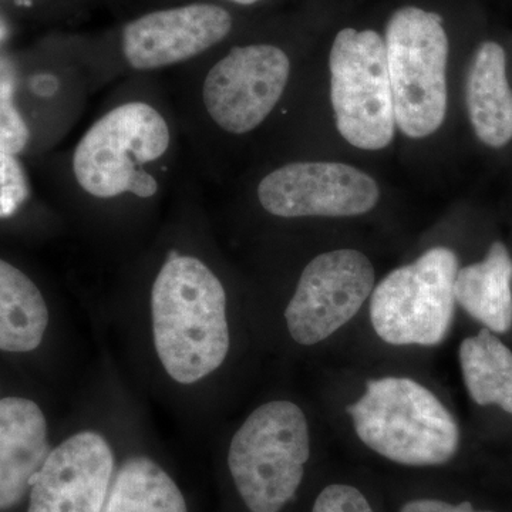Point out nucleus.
<instances>
[{
    "mask_svg": "<svg viewBox=\"0 0 512 512\" xmlns=\"http://www.w3.org/2000/svg\"><path fill=\"white\" fill-rule=\"evenodd\" d=\"M174 147L173 123L157 103L124 100L84 131L70 171L77 191L90 200L150 201L164 190Z\"/></svg>",
    "mask_w": 512,
    "mask_h": 512,
    "instance_id": "1",
    "label": "nucleus"
},
{
    "mask_svg": "<svg viewBox=\"0 0 512 512\" xmlns=\"http://www.w3.org/2000/svg\"><path fill=\"white\" fill-rule=\"evenodd\" d=\"M50 451L42 409L23 397L0 400V511L23 500Z\"/></svg>",
    "mask_w": 512,
    "mask_h": 512,
    "instance_id": "13",
    "label": "nucleus"
},
{
    "mask_svg": "<svg viewBox=\"0 0 512 512\" xmlns=\"http://www.w3.org/2000/svg\"><path fill=\"white\" fill-rule=\"evenodd\" d=\"M104 505L103 512H188L173 478L147 457L123 464Z\"/></svg>",
    "mask_w": 512,
    "mask_h": 512,
    "instance_id": "18",
    "label": "nucleus"
},
{
    "mask_svg": "<svg viewBox=\"0 0 512 512\" xmlns=\"http://www.w3.org/2000/svg\"><path fill=\"white\" fill-rule=\"evenodd\" d=\"M229 2L238 3V5H254V3L261 2V0H229Z\"/></svg>",
    "mask_w": 512,
    "mask_h": 512,
    "instance_id": "24",
    "label": "nucleus"
},
{
    "mask_svg": "<svg viewBox=\"0 0 512 512\" xmlns=\"http://www.w3.org/2000/svg\"><path fill=\"white\" fill-rule=\"evenodd\" d=\"M30 194L29 177L18 156L0 150V220L13 217Z\"/></svg>",
    "mask_w": 512,
    "mask_h": 512,
    "instance_id": "20",
    "label": "nucleus"
},
{
    "mask_svg": "<svg viewBox=\"0 0 512 512\" xmlns=\"http://www.w3.org/2000/svg\"><path fill=\"white\" fill-rule=\"evenodd\" d=\"M49 325V309L35 282L0 259V350L32 352L39 348Z\"/></svg>",
    "mask_w": 512,
    "mask_h": 512,
    "instance_id": "16",
    "label": "nucleus"
},
{
    "mask_svg": "<svg viewBox=\"0 0 512 512\" xmlns=\"http://www.w3.org/2000/svg\"><path fill=\"white\" fill-rule=\"evenodd\" d=\"M456 302L485 329L505 333L512 325V258L503 242L488 249L481 262L458 269Z\"/></svg>",
    "mask_w": 512,
    "mask_h": 512,
    "instance_id": "15",
    "label": "nucleus"
},
{
    "mask_svg": "<svg viewBox=\"0 0 512 512\" xmlns=\"http://www.w3.org/2000/svg\"><path fill=\"white\" fill-rule=\"evenodd\" d=\"M259 204L279 218L357 217L376 207L375 178L359 168L329 161H298L276 168L259 181Z\"/></svg>",
    "mask_w": 512,
    "mask_h": 512,
    "instance_id": "10",
    "label": "nucleus"
},
{
    "mask_svg": "<svg viewBox=\"0 0 512 512\" xmlns=\"http://www.w3.org/2000/svg\"><path fill=\"white\" fill-rule=\"evenodd\" d=\"M16 2H20V0H16Z\"/></svg>",
    "mask_w": 512,
    "mask_h": 512,
    "instance_id": "25",
    "label": "nucleus"
},
{
    "mask_svg": "<svg viewBox=\"0 0 512 512\" xmlns=\"http://www.w3.org/2000/svg\"><path fill=\"white\" fill-rule=\"evenodd\" d=\"M19 72L15 62L0 55V150L20 156L28 148L32 133L16 104Z\"/></svg>",
    "mask_w": 512,
    "mask_h": 512,
    "instance_id": "19",
    "label": "nucleus"
},
{
    "mask_svg": "<svg viewBox=\"0 0 512 512\" xmlns=\"http://www.w3.org/2000/svg\"><path fill=\"white\" fill-rule=\"evenodd\" d=\"M375 268L356 249H336L313 258L303 269L285 309L296 343L312 346L345 326L375 289Z\"/></svg>",
    "mask_w": 512,
    "mask_h": 512,
    "instance_id": "9",
    "label": "nucleus"
},
{
    "mask_svg": "<svg viewBox=\"0 0 512 512\" xmlns=\"http://www.w3.org/2000/svg\"><path fill=\"white\" fill-rule=\"evenodd\" d=\"M399 512H494L474 510L470 503L450 504L446 501L433 500V498H421V500L409 501L400 508Z\"/></svg>",
    "mask_w": 512,
    "mask_h": 512,
    "instance_id": "22",
    "label": "nucleus"
},
{
    "mask_svg": "<svg viewBox=\"0 0 512 512\" xmlns=\"http://www.w3.org/2000/svg\"><path fill=\"white\" fill-rule=\"evenodd\" d=\"M114 456L96 431H82L50 451L30 488L28 512H101Z\"/></svg>",
    "mask_w": 512,
    "mask_h": 512,
    "instance_id": "12",
    "label": "nucleus"
},
{
    "mask_svg": "<svg viewBox=\"0 0 512 512\" xmlns=\"http://www.w3.org/2000/svg\"><path fill=\"white\" fill-rule=\"evenodd\" d=\"M312 512H375L365 495L352 485H328L316 498Z\"/></svg>",
    "mask_w": 512,
    "mask_h": 512,
    "instance_id": "21",
    "label": "nucleus"
},
{
    "mask_svg": "<svg viewBox=\"0 0 512 512\" xmlns=\"http://www.w3.org/2000/svg\"><path fill=\"white\" fill-rule=\"evenodd\" d=\"M348 413L362 443L393 463L441 466L456 456V419L436 394L409 377L370 380Z\"/></svg>",
    "mask_w": 512,
    "mask_h": 512,
    "instance_id": "3",
    "label": "nucleus"
},
{
    "mask_svg": "<svg viewBox=\"0 0 512 512\" xmlns=\"http://www.w3.org/2000/svg\"><path fill=\"white\" fill-rule=\"evenodd\" d=\"M289 76L291 60L281 47L265 43L232 47L202 80V109L224 133L244 136L271 116Z\"/></svg>",
    "mask_w": 512,
    "mask_h": 512,
    "instance_id": "8",
    "label": "nucleus"
},
{
    "mask_svg": "<svg viewBox=\"0 0 512 512\" xmlns=\"http://www.w3.org/2000/svg\"><path fill=\"white\" fill-rule=\"evenodd\" d=\"M466 103L474 133L493 148L512 140V89L507 77V56L501 45L484 42L471 60Z\"/></svg>",
    "mask_w": 512,
    "mask_h": 512,
    "instance_id": "14",
    "label": "nucleus"
},
{
    "mask_svg": "<svg viewBox=\"0 0 512 512\" xmlns=\"http://www.w3.org/2000/svg\"><path fill=\"white\" fill-rule=\"evenodd\" d=\"M460 365L471 399L512 414V350L491 330L463 340Z\"/></svg>",
    "mask_w": 512,
    "mask_h": 512,
    "instance_id": "17",
    "label": "nucleus"
},
{
    "mask_svg": "<svg viewBox=\"0 0 512 512\" xmlns=\"http://www.w3.org/2000/svg\"><path fill=\"white\" fill-rule=\"evenodd\" d=\"M329 69L340 136L360 150L389 147L397 124L383 37L375 30H340Z\"/></svg>",
    "mask_w": 512,
    "mask_h": 512,
    "instance_id": "7",
    "label": "nucleus"
},
{
    "mask_svg": "<svg viewBox=\"0 0 512 512\" xmlns=\"http://www.w3.org/2000/svg\"><path fill=\"white\" fill-rule=\"evenodd\" d=\"M154 345L171 379L200 382L229 350L227 293L197 256L168 252L151 289Z\"/></svg>",
    "mask_w": 512,
    "mask_h": 512,
    "instance_id": "2",
    "label": "nucleus"
},
{
    "mask_svg": "<svg viewBox=\"0 0 512 512\" xmlns=\"http://www.w3.org/2000/svg\"><path fill=\"white\" fill-rule=\"evenodd\" d=\"M458 269L457 255L437 247L390 272L370 299V320L377 336L394 346L443 342L453 325Z\"/></svg>",
    "mask_w": 512,
    "mask_h": 512,
    "instance_id": "6",
    "label": "nucleus"
},
{
    "mask_svg": "<svg viewBox=\"0 0 512 512\" xmlns=\"http://www.w3.org/2000/svg\"><path fill=\"white\" fill-rule=\"evenodd\" d=\"M311 454L309 426L301 407L285 400L258 407L239 427L228 467L251 512H281L301 487Z\"/></svg>",
    "mask_w": 512,
    "mask_h": 512,
    "instance_id": "4",
    "label": "nucleus"
},
{
    "mask_svg": "<svg viewBox=\"0 0 512 512\" xmlns=\"http://www.w3.org/2000/svg\"><path fill=\"white\" fill-rule=\"evenodd\" d=\"M387 66L396 124L404 136L436 133L447 113L448 37L434 12L406 6L386 26Z\"/></svg>",
    "mask_w": 512,
    "mask_h": 512,
    "instance_id": "5",
    "label": "nucleus"
},
{
    "mask_svg": "<svg viewBox=\"0 0 512 512\" xmlns=\"http://www.w3.org/2000/svg\"><path fill=\"white\" fill-rule=\"evenodd\" d=\"M231 29L228 10L214 3L154 10L124 26L121 56L133 72H157L208 52Z\"/></svg>",
    "mask_w": 512,
    "mask_h": 512,
    "instance_id": "11",
    "label": "nucleus"
},
{
    "mask_svg": "<svg viewBox=\"0 0 512 512\" xmlns=\"http://www.w3.org/2000/svg\"><path fill=\"white\" fill-rule=\"evenodd\" d=\"M10 35V29L8 23H6V20L0 16V46L3 45V43L8 40V37Z\"/></svg>",
    "mask_w": 512,
    "mask_h": 512,
    "instance_id": "23",
    "label": "nucleus"
}]
</instances>
